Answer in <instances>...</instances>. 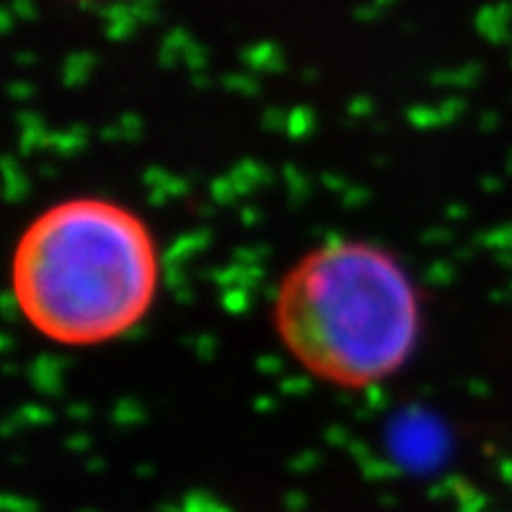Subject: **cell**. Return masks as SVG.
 <instances>
[{
    "mask_svg": "<svg viewBox=\"0 0 512 512\" xmlns=\"http://www.w3.org/2000/svg\"><path fill=\"white\" fill-rule=\"evenodd\" d=\"M11 288L21 317L50 343H110L134 330L155 304V236L123 204L100 196L66 199L21 233Z\"/></svg>",
    "mask_w": 512,
    "mask_h": 512,
    "instance_id": "cell-1",
    "label": "cell"
},
{
    "mask_svg": "<svg viewBox=\"0 0 512 512\" xmlns=\"http://www.w3.org/2000/svg\"><path fill=\"white\" fill-rule=\"evenodd\" d=\"M272 324L309 374L361 390L413 356L421 301L403 264L371 241L332 238L298 259L277 285Z\"/></svg>",
    "mask_w": 512,
    "mask_h": 512,
    "instance_id": "cell-2",
    "label": "cell"
}]
</instances>
